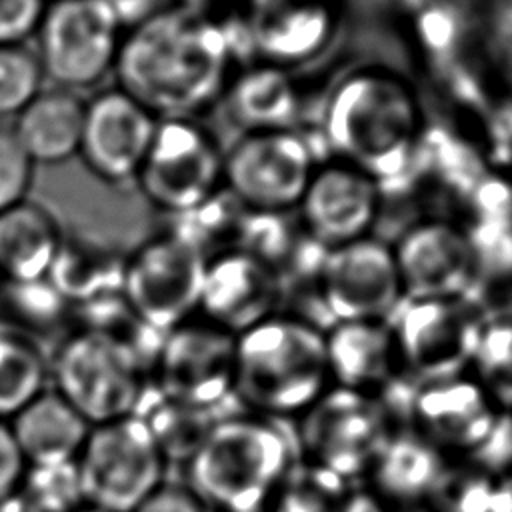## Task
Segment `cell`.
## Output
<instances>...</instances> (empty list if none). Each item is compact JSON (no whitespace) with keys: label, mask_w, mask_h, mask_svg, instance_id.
Masks as SVG:
<instances>
[{"label":"cell","mask_w":512,"mask_h":512,"mask_svg":"<svg viewBox=\"0 0 512 512\" xmlns=\"http://www.w3.org/2000/svg\"><path fill=\"white\" fill-rule=\"evenodd\" d=\"M86 504L76 462L28 466L16 496L0 512H80Z\"/></svg>","instance_id":"29"},{"label":"cell","mask_w":512,"mask_h":512,"mask_svg":"<svg viewBox=\"0 0 512 512\" xmlns=\"http://www.w3.org/2000/svg\"><path fill=\"white\" fill-rule=\"evenodd\" d=\"M226 108L242 132L292 128L298 92L284 68L254 64L236 72L226 90Z\"/></svg>","instance_id":"27"},{"label":"cell","mask_w":512,"mask_h":512,"mask_svg":"<svg viewBox=\"0 0 512 512\" xmlns=\"http://www.w3.org/2000/svg\"><path fill=\"white\" fill-rule=\"evenodd\" d=\"M124 28L104 0L46 4L36 38L44 78L56 88L86 90L116 64Z\"/></svg>","instance_id":"9"},{"label":"cell","mask_w":512,"mask_h":512,"mask_svg":"<svg viewBox=\"0 0 512 512\" xmlns=\"http://www.w3.org/2000/svg\"><path fill=\"white\" fill-rule=\"evenodd\" d=\"M0 302L6 312L0 322L32 338L34 332H46L58 326L72 308L48 278L30 282L6 280Z\"/></svg>","instance_id":"32"},{"label":"cell","mask_w":512,"mask_h":512,"mask_svg":"<svg viewBox=\"0 0 512 512\" xmlns=\"http://www.w3.org/2000/svg\"><path fill=\"white\" fill-rule=\"evenodd\" d=\"M132 512H210L188 484L164 482Z\"/></svg>","instance_id":"38"},{"label":"cell","mask_w":512,"mask_h":512,"mask_svg":"<svg viewBox=\"0 0 512 512\" xmlns=\"http://www.w3.org/2000/svg\"><path fill=\"white\" fill-rule=\"evenodd\" d=\"M124 30L134 28L156 14L174 8L172 0H104Z\"/></svg>","instance_id":"39"},{"label":"cell","mask_w":512,"mask_h":512,"mask_svg":"<svg viewBox=\"0 0 512 512\" xmlns=\"http://www.w3.org/2000/svg\"><path fill=\"white\" fill-rule=\"evenodd\" d=\"M312 240L336 248L366 238L380 210L378 180L334 158L316 166L298 204Z\"/></svg>","instance_id":"18"},{"label":"cell","mask_w":512,"mask_h":512,"mask_svg":"<svg viewBox=\"0 0 512 512\" xmlns=\"http://www.w3.org/2000/svg\"><path fill=\"white\" fill-rule=\"evenodd\" d=\"M474 380L484 388L498 410L512 408V318H494L480 324L470 358Z\"/></svg>","instance_id":"31"},{"label":"cell","mask_w":512,"mask_h":512,"mask_svg":"<svg viewBox=\"0 0 512 512\" xmlns=\"http://www.w3.org/2000/svg\"><path fill=\"white\" fill-rule=\"evenodd\" d=\"M320 300L338 322H386L404 302L392 246L360 238L324 256L318 270Z\"/></svg>","instance_id":"14"},{"label":"cell","mask_w":512,"mask_h":512,"mask_svg":"<svg viewBox=\"0 0 512 512\" xmlns=\"http://www.w3.org/2000/svg\"><path fill=\"white\" fill-rule=\"evenodd\" d=\"M240 48L222 24L174 6L124 30L118 88L158 120L194 118L228 90Z\"/></svg>","instance_id":"1"},{"label":"cell","mask_w":512,"mask_h":512,"mask_svg":"<svg viewBox=\"0 0 512 512\" xmlns=\"http://www.w3.org/2000/svg\"><path fill=\"white\" fill-rule=\"evenodd\" d=\"M88 506L132 512L166 482L168 460L140 416L90 428L76 458Z\"/></svg>","instance_id":"6"},{"label":"cell","mask_w":512,"mask_h":512,"mask_svg":"<svg viewBox=\"0 0 512 512\" xmlns=\"http://www.w3.org/2000/svg\"><path fill=\"white\" fill-rule=\"evenodd\" d=\"M26 468L28 464L14 442L8 422L0 420V508L16 496Z\"/></svg>","instance_id":"37"},{"label":"cell","mask_w":512,"mask_h":512,"mask_svg":"<svg viewBox=\"0 0 512 512\" xmlns=\"http://www.w3.org/2000/svg\"><path fill=\"white\" fill-rule=\"evenodd\" d=\"M86 102L64 88L42 90L14 120V134L34 164H60L80 150Z\"/></svg>","instance_id":"24"},{"label":"cell","mask_w":512,"mask_h":512,"mask_svg":"<svg viewBox=\"0 0 512 512\" xmlns=\"http://www.w3.org/2000/svg\"><path fill=\"white\" fill-rule=\"evenodd\" d=\"M292 428L300 460L348 482L366 474L392 434L388 410L378 396L340 386H330Z\"/></svg>","instance_id":"7"},{"label":"cell","mask_w":512,"mask_h":512,"mask_svg":"<svg viewBox=\"0 0 512 512\" xmlns=\"http://www.w3.org/2000/svg\"><path fill=\"white\" fill-rule=\"evenodd\" d=\"M80 512H106V510H100V508H94V506H84Z\"/></svg>","instance_id":"41"},{"label":"cell","mask_w":512,"mask_h":512,"mask_svg":"<svg viewBox=\"0 0 512 512\" xmlns=\"http://www.w3.org/2000/svg\"><path fill=\"white\" fill-rule=\"evenodd\" d=\"M126 258L128 254L106 240L64 236L48 280L74 308L98 298L122 294Z\"/></svg>","instance_id":"26"},{"label":"cell","mask_w":512,"mask_h":512,"mask_svg":"<svg viewBox=\"0 0 512 512\" xmlns=\"http://www.w3.org/2000/svg\"><path fill=\"white\" fill-rule=\"evenodd\" d=\"M42 82L34 50L24 44L0 46V118H16L42 92Z\"/></svg>","instance_id":"34"},{"label":"cell","mask_w":512,"mask_h":512,"mask_svg":"<svg viewBox=\"0 0 512 512\" xmlns=\"http://www.w3.org/2000/svg\"><path fill=\"white\" fill-rule=\"evenodd\" d=\"M206 256L170 232L152 236L126 258L122 298L158 332L198 316Z\"/></svg>","instance_id":"13"},{"label":"cell","mask_w":512,"mask_h":512,"mask_svg":"<svg viewBox=\"0 0 512 512\" xmlns=\"http://www.w3.org/2000/svg\"><path fill=\"white\" fill-rule=\"evenodd\" d=\"M222 164L212 132L194 118H164L134 180L154 208L176 216L222 188Z\"/></svg>","instance_id":"11"},{"label":"cell","mask_w":512,"mask_h":512,"mask_svg":"<svg viewBox=\"0 0 512 512\" xmlns=\"http://www.w3.org/2000/svg\"><path fill=\"white\" fill-rule=\"evenodd\" d=\"M8 426L28 466L76 462L92 428L52 388L24 406Z\"/></svg>","instance_id":"23"},{"label":"cell","mask_w":512,"mask_h":512,"mask_svg":"<svg viewBox=\"0 0 512 512\" xmlns=\"http://www.w3.org/2000/svg\"><path fill=\"white\" fill-rule=\"evenodd\" d=\"M48 360L52 390L90 426L134 416L152 388L148 364L126 344L94 330L76 328Z\"/></svg>","instance_id":"5"},{"label":"cell","mask_w":512,"mask_h":512,"mask_svg":"<svg viewBox=\"0 0 512 512\" xmlns=\"http://www.w3.org/2000/svg\"><path fill=\"white\" fill-rule=\"evenodd\" d=\"M50 2H56V0H50Z\"/></svg>","instance_id":"43"},{"label":"cell","mask_w":512,"mask_h":512,"mask_svg":"<svg viewBox=\"0 0 512 512\" xmlns=\"http://www.w3.org/2000/svg\"><path fill=\"white\" fill-rule=\"evenodd\" d=\"M324 340L334 386L376 396V390L384 392L392 384L396 356L386 322H338L324 334Z\"/></svg>","instance_id":"22"},{"label":"cell","mask_w":512,"mask_h":512,"mask_svg":"<svg viewBox=\"0 0 512 512\" xmlns=\"http://www.w3.org/2000/svg\"><path fill=\"white\" fill-rule=\"evenodd\" d=\"M48 384L50 360L36 338L0 322V420L10 422Z\"/></svg>","instance_id":"28"},{"label":"cell","mask_w":512,"mask_h":512,"mask_svg":"<svg viewBox=\"0 0 512 512\" xmlns=\"http://www.w3.org/2000/svg\"><path fill=\"white\" fill-rule=\"evenodd\" d=\"M392 252L406 298L460 300L474 278V244L458 224L446 220L412 224Z\"/></svg>","instance_id":"17"},{"label":"cell","mask_w":512,"mask_h":512,"mask_svg":"<svg viewBox=\"0 0 512 512\" xmlns=\"http://www.w3.org/2000/svg\"><path fill=\"white\" fill-rule=\"evenodd\" d=\"M46 0H0V46H18L36 34Z\"/></svg>","instance_id":"36"},{"label":"cell","mask_w":512,"mask_h":512,"mask_svg":"<svg viewBox=\"0 0 512 512\" xmlns=\"http://www.w3.org/2000/svg\"><path fill=\"white\" fill-rule=\"evenodd\" d=\"M34 162L20 146L12 126L0 124V214L26 200Z\"/></svg>","instance_id":"35"},{"label":"cell","mask_w":512,"mask_h":512,"mask_svg":"<svg viewBox=\"0 0 512 512\" xmlns=\"http://www.w3.org/2000/svg\"><path fill=\"white\" fill-rule=\"evenodd\" d=\"M158 118L120 88L86 102L78 156L108 184L134 180L154 138Z\"/></svg>","instance_id":"16"},{"label":"cell","mask_w":512,"mask_h":512,"mask_svg":"<svg viewBox=\"0 0 512 512\" xmlns=\"http://www.w3.org/2000/svg\"><path fill=\"white\" fill-rule=\"evenodd\" d=\"M498 480L484 466H446L430 504L436 512H492Z\"/></svg>","instance_id":"33"},{"label":"cell","mask_w":512,"mask_h":512,"mask_svg":"<svg viewBox=\"0 0 512 512\" xmlns=\"http://www.w3.org/2000/svg\"><path fill=\"white\" fill-rule=\"evenodd\" d=\"M62 230L48 208L22 200L0 214V276L10 282L48 278L62 244Z\"/></svg>","instance_id":"25"},{"label":"cell","mask_w":512,"mask_h":512,"mask_svg":"<svg viewBox=\"0 0 512 512\" xmlns=\"http://www.w3.org/2000/svg\"><path fill=\"white\" fill-rule=\"evenodd\" d=\"M348 494V480L298 458L286 478L276 488L266 510L342 512Z\"/></svg>","instance_id":"30"},{"label":"cell","mask_w":512,"mask_h":512,"mask_svg":"<svg viewBox=\"0 0 512 512\" xmlns=\"http://www.w3.org/2000/svg\"><path fill=\"white\" fill-rule=\"evenodd\" d=\"M406 414L414 434L438 452L474 456L484 468L486 458L506 456V444L512 442V422L500 418L472 376L456 374L414 386Z\"/></svg>","instance_id":"8"},{"label":"cell","mask_w":512,"mask_h":512,"mask_svg":"<svg viewBox=\"0 0 512 512\" xmlns=\"http://www.w3.org/2000/svg\"><path fill=\"white\" fill-rule=\"evenodd\" d=\"M420 114L412 90L382 70H360L340 80L324 110V136L334 158L376 180L396 176L418 140Z\"/></svg>","instance_id":"4"},{"label":"cell","mask_w":512,"mask_h":512,"mask_svg":"<svg viewBox=\"0 0 512 512\" xmlns=\"http://www.w3.org/2000/svg\"><path fill=\"white\" fill-rule=\"evenodd\" d=\"M298 448L286 420L246 410L218 418L186 462L188 486L210 512L266 510Z\"/></svg>","instance_id":"2"},{"label":"cell","mask_w":512,"mask_h":512,"mask_svg":"<svg viewBox=\"0 0 512 512\" xmlns=\"http://www.w3.org/2000/svg\"><path fill=\"white\" fill-rule=\"evenodd\" d=\"M446 458L418 434H390L366 470L370 494L390 512L428 504Z\"/></svg>","instance_id":"21"},{"label":"cell","mask_w":512,"mask_h":512,"mask_svg":"<svg viewBox=\"0 0 512 512\" xmlns=\"http://www.w3.org/2000/svg\"><path fill=\"white\" fill-rule=\"evenodd\" d=\"M234 352L236 336L198 314L166 332L152 386L168 402L224 410L234 400Z\"/></svg>","instance_id":"12"},{"label":"cell","mask_w":512,"mask_h":512,"mask_svg":"<svg viewBox=\"0 0 512 512\" xmlns=\"http://www.w3.org/2000/svg\"><path fill=\"white\" fill-rule=\"evenodd\" d=\"M492 512H512V474L498 480Z\"/></svg>","instance_id":"40"},{"label":"cell","mask_w":512,"mask_h":512,"mask_svg":"<svg viewBox=\"0 0 512 512\" xmlns=\"http://www.w3.org/2000/svg\"><path fill=\"white\" fill-rule=\"evenodd\" d=\"M258 512H268V510H258Z\"/></svg>","instance_id":"42"},{"label":"cell","mask_w":512,"mask_h":512,"mask_svg":"<svg viewBox=\"0 0 512 512\" xmlns=\"http://www.w3.org/2000/svg\"><path fill=\"white\" fill-rule=\"evenodd\" d=\"M276 278L268 264L242 250H224L206 260L198 314L234 336L274 314Z\"/></svg>","instance_id":"20"},{"label":"cell","mask_w":512,"mask_h":512,"mask_svg":"<svg viewBox=\"0 0 512 512\" xmlns=\"http://www.w3.org/2000/svg\"><path fill=\"white\" fill-rule=\"evenodd\" d=\"M326 0H250L246 44L262 64L288 68L312 58L332 34Z\"/></svg>","instance_id":"19"},{"label":"cell","mask_w":512,"mask_h":512,"mask_svg":"<svg viewBox=\"0 0 512 512\" xmlns=\"http://www.w3.org/2000/svg\"><path fill=\"white\" fill-rule=\"evenodd\" d=\"M386 324L396 360L428 382L456 376L470 364L482 322L460 300L404 298Z\"/></svg>","instance_id":"15"},{"label":"cell","mask_w":512,"mask_h":512,"mask_svg":"<svg viewBox=\"0 0 512 512\" xmlns=\"http://www.w3.org/2000/svg\"><path fill=\"white\" fill-rule=\"evenodd\" d=\"M308 140L294 128L242 132L224 152L222 186L252 212L298 208L316 170Z\"/></svg>","instance_id":"10"},{"label":"cell","mask_w":512,"mask_h":512,"mask_svg":"<svg viewBox=\"0 0 512 512\" xmlns=\"http://www.w3.org/2000/svg\"><path fill=\"white\" fill-rule=\"evenodd\" d=\"M330 386L326 340L314 322L270 314L236 334L234 400L242 410L290 422Z\"/></svg>","instance_id":"3"}]
</instances>
